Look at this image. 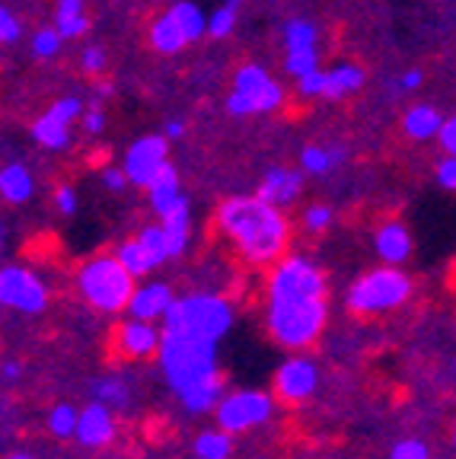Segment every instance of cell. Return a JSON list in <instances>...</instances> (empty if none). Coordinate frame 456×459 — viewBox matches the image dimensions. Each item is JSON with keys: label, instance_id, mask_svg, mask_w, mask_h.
Here are the masks:
<instances>
[{"label": "cell", "instance_id": "cell-1", "mask_svg": "<svg viewBox=\"0 0 456 459\" xmlns=\"http://www.w3.org/2000/svg\"><path fill=\"white\" fill-rule=\"evenodd\" d=\"M326 329V274L307 255H281L268 274V332L285 348H307Z\"/></svg>", "mask_w": 456, "mask_h": 459}, {"label": "cell", "instance_id": "cell-2", "mask_svg": "<svg viewBox=\"0 0 456 459\" xmlns=\"http://www.w3.org/2000/svg\"><path fill=\"white\" fill-rule=\"evenodd\" d=\"M217 227L252 265L278 262L291 239V227L281 208L262 201L259 195H240V198L224 201L217 211Z\"/></svg>", "mask_w": 456, "mask_h": 459}, {"label": "cell", "instance_id": "cell-3", "mask_svg": "<svg viewBox=\"0 0 456 459\" xmlns=\"http://www.w3.org/2000/svg\"><path fill=\"white\" fill-rule=\"evenodd\" d=\"M160 367L176 395L201 386V383L221 377L217 367V342L205 338H186V335H166L160 342Z\"/></svg>", "mask_w": 456, "mask_h": 459}, {"label": "cell", "instance_id": "cell-4", "mask_svg": "<svg viewBox=\"0 0 456 459\" xmlns=\"http://www.w3.org/2000/svg\"><path fill=\"white\" fill-rule=\"evenodd\" d=\"M230 325H233V307L215 294L179 297L163 316L166 335L205 338V342H221L230 332Z\"/></svg>", "mask_w": 456, "mask_h": 459}, {"label": "cell", "instance_id": "cell-5", "mask_svg": "<svg viewBox=\"0 0 456 459\" xmlns=\"http://www.w3.org/2000/svg\"><path fill=\"white\" fill-rule=\"evenodd\" d=\"M77 290L96 313H121L135 294V274L115 255H96L77 272Z\"/></svg>", "mask_w": 456, "mask_h": 459}, {"label": "cell", "instance_id": "cell-6", "mask_svg": "<svg viewBox=\"0 0 456 459\" xmlns=\"http://www.w3.org/2000/svg\"><path fill=\"white\" fill-rule=\"evenodd\" d=\"M412 297V281L396 265L373 268L361 274L348 290V309L357 316H380L399 309Z\"/></svg>", "mask_w": 456, "mask_h": 459}, {"label": "cell", "instance_id": "cell-7", "mask_svg": "<svg viewBox=\"0 0 456 459\" xmlns=\"http://www.w3.org/2000/svg\"><path fill=\"white\" fill-rule=\"evenodd\" d=\"M285 102L281 83L271 80V74L262 65H242L233 74V93L227 96L230 115H262L275 112Z\"/></svg>", "mask_w": 456, "mask_h": 459}, {"label": "cell", "instance_id": "cell-8", "mask_svg": "<svg viewBox=\"0 0 456 459\" xmlns=\"http://www.w3.org/2000/svg\"><path fill=\"white\" fill-rule=\"evenodd\" d=\"M215 411L217 424L227 434H242V430H252L268 421L271 411H275V402H271L268 393H259V389H240V393H224Z\"/></svg>", "mask_w": 456, "mask_h": 459}, {"label": "cell", "instance_id": "cell-9", "mask_svg": "<svg viewBox=\"0 0 456 459\" xmlns=\"http://www.w3.org/2000/svg\"><path fill=\"white\" fill-rule=\"evenodd\" d=\"M0 303L20 313H42L48 307V290L36 272L22 265L0 268Z\"/></svg>", "mask_w": 456, "mask_h": 459}, {"label": "cell", "instance_id": "cell-10", "mask_svg": "<svg viewBox=\"0 0 456 459\" xmlns=\"http://www.w3.org/2000/svg\"><path fill=\"white\" fill-rule=\"evenodd\" d=\"M166 166H170V147H166V137L144 134L128 147V153H125V166H121V169H125L128 182L147 188L150 182L157 179L160 172L166 169Z\"/></svg>", "mask_w": 456, "mask_h": 459}, {"label": "cell", "instance_id": "cell-11", "mask_svg": "<svg viewBox=\"0 0 456 459\" xmlns=\"http://www.w3.org/2000/svg\"><path fill=\"white\" fill-rule=\"evenodd\" d=\"M80 115H83L80 100H74V96L57 100L48 112L39 115L32 122V137H36V143H42L45 151H65L71 143V125L77 122Z\"/></svg>", "mask_w": 456, "mask_h": 459}, {"label": "cell", "instance_id": "cell-12", "mask_svg": "<svg viewBox=\"0 0 456 459\" xmlns=\"http://www.w3.org/2000/svg\"><path fill=\"white\" fill-rule=\"evenodd\" d=\"M160 342H163V329L150 323V319H135L128 316L125 323L115 329V351L128 360H147L160 351Z\"/></svg>", "mask_w": 456, "mask_h": 459}, {"label": "cell", "instance_id": "cell-13", "mask_svg": "<svg viewBox=\"0 0 456 459\" xmlns=\"http://www.w3.org/2000/svg\"><path fill=\"white\" fill-rule=\"evenodd\" d=\"M316 383H320V373H316V364L307 358H291L278 367L275 373V393L285 402H303L313 395Z\"/></svg>", "mask_w": 456, "mask_h": 459}, {"label": "cell", "instance_id": "cell-14", "mask_svg": "<svg viewBox=\"0 0 456 459\" xmlns=\"http://www.w3.org/2000/svg\"><path fill=\"white\" fill-rule=\"evenodd\" d=\"M74 437L83 446H109L115 440V415L102 402H90L77 418V434Z\"/></svg>", "mask_w": 456, "mask_h": 459}, {"label": "cell", "instance_id": "cell-15", "mask_svg": "<svg viewBox=\"0 0 456 459\" xmlns=\"http://www.w3.org/2000/svg\"><path fill=\"white\" fill-rule=\"evenodd\" d=\"M172 300H176V297H172L170 284H163V281H150V284L135 287V294H131V300H128V316L157 323V319L166 316V309L172 307Z\"/></svg>", "mask_w": 456, "mask_h": 459}, {"label": "cell", "instance_id": "cell-16", "mask_svg": "<svg viewBox=\"0 0 456 459\" xmlns=\"http://www.w3.org/2000/svg\"><path fill=\"white\" fill-rule=\"evenodd\" d=\"M303 188V176L297 169H287V166H278V169H268L259 182V198L275 204V208H287L294 204Z\"/></svg>", "mask_w": 456, "mask_h": 459}, {"label": "cell", "instance_id": "cell-17", "mask_svg": "<svg viewBox=\"0 0 456 459\" xmlns=\"http://www.w3.org/2000/svg\"><path fill=\"white\" fill-rule=\"evenodd\" d=\"M160 227L166 233V246H170V258L172 255H182L189 246V237H192V211H189V198H182L160 217Z\"/></svg>", "mask_w": 456, "mask_h": 459}, {"label": "cell", "instance_id": "cell-18", "mask_svg": "<svg viewBox=\"0 0 456 459\" xmlns=\"http://www.w3.org/2000/svg\"><path fill=\"white\" fill-rule=\"evenodd\" d=\"M373 246H377V255L383 258L386 265H402L412 255V237H408V230L399 221H386L377 230Z\"/></svg>", "mask_w": 456, "mask_h": 459}, {"label": "cell", "instance_id": "cell-19", "mask_svg": "<svg viewBox=\"0 0 456 459\" xmlns=\"http://www.w3.org/2000/svg\"><path fill=\"white\" fill-rule=\"evenodd\" d=\"M179 198H182V188H179V172H176V166L170 163L163 172H160L157 179L147 186V201H150V208H153V214L163 217Z\"/></svg>", "mask_w": 456, "mask_h": 459}, {"label": "cell", "instance_id": "cell-20", "mask_svg": "<svg viewBox=\"0 0 456 459\" xmlns=\"http://www.w3.org/2000/svg\"><path fill=\"white\" fill-rule=\"evenodd\" d=\"M0 198L10 204H26L32 198V172L22 163H7L0 169Z\"/></svg>", "mask_w": 456, "mask_h": 459}, {"label": "cell", "instance_id": "cell-21", "mask_svg": "<svg viewBox=\"0 0 456 459\" xmlns=\"http://www.w3.org/2000/svg\"><path fill=\"white\" fill-rule=\"evenodd\" d=\"M364 83V71L357 65H348V61H342V65H336L332 71H326V86H322V96L326 100H345V96L357 93Z\"/></svg>", "mask_w": 456, "mask_h": 459}, {"label": "cell", "instance_id": "cell-22", "mask_svg": "<svg viewBox=\"0 0 456 459\" xmlns=\"http://www.w3.org/2000/svg\"><path fill=\"white\" fill-rule=\"evenodd\" d=\"M443 118L434 106H412L402 115V131H406L412 141H428L441 131Z\"/></svg>", "mask_w": 456, "mask_h": 459}, {"label": "cell", "instance_id": "cell-23", "mask_svg": "<svg viewBox=\"0 0 456 459\" xmlns=\"http://www.w3.org/2000/svg\"><path fill=\"white\" fill-rule=\"evenodd\" d=\"M150 45H153L160 55H179V51L189 45V39L182 36V29L176 26V20H172L170 13H163L150 22Z\"/></svg>", "mask_w": 456, "mask_h": 459}, {"label": "cell", "instance_id": "cell-24", "mask_svg": "<svg viewBox=\"0 0 456 459\" xmlns=\"http://www.w3.org/2000/svg\"><path fill=\"white\" fill-rule=\"evenodd\" d=\"M55 29L61 39H77L90 29V20L83 13V0H57Z\"/></svg>", "mask_w": 456, "mask_h": 459}, {"label": "cell", "instance_id": "cell-25", "mask_svg": "<svg viewBox=\"0 0 456 459\" xmlns=\"http://www.w3.org/2000/svg\"><path fill=\"white\" fill-rule=\"evenodd\" d=\"M166 13L176 20V26L182 29V36H186L189 42H195V39H201L207 32V16L195 7L192 0H179V4H172V7L166 10Z\"/></svg>", "mask_w": 456, "mask_h": 459}, {"label": "cell", "instance_id": "cell-26", "mask_svg": "<svg viewBox=\"0 0 456 459\" xmlns=\"http://www.w3.org/2000/svg\"><path fill=\"white\" fill-rule=\"evenodd\" d=\"M221 395H224V377H215V380H207V383H201V386L182 393L179 399H182V405H186L189 411H211V409H217Z\"/></svg>", "mask_w": 456, "mask_h": 459}, {"label": "cell", "instance_id": "cell-27", "mask_svg": "<svg viewBox=\"0 0 456 459\" xmlns=\"http://www.w3.org/2000/svg\"><path fill=\"white\" fill-rule=\"evenodd\" d=\"M285 39V55L287 51H310V48H320V32H316L313 22L307 20H291L281 32Z\"/></svg>", "mask_w": 456, "mask_h": 459}, {"label": "cell", "instance_id": "cell-28", "mask_svg": "<svg viewBox=\"0 0 456 459\" xmlns=\"http://www.w3.org/2000/svg\"><path fill=\"white\" fill-rule=\"evenodd\" d=\"M345 157V151H329V147H320V143H310V147H303V153H300V166L310 172V176H326L332 166H338Z\"/></svg>", "mask_w": 456, "mask_h": 459}, {"label": "cell", "instance_id": "cell-29", "mask_svg": "<svg viewBox=\"0 0 456 459\" xmlns=\"http://www.w3.org/2000/svg\"><path fill=\"white\" fill-rule=\"evenodd\" d=\"M230 437L233 434H227L224 428L205 430L195 440V453H198V459H230V450H233V440Z\"/></svg>", "mask_w": 456, "mask_h": 459}, {"label": "cell", "instance_id": "cell-30", "mask_svg": "<svg viewBox=\"0 0 456 459\" xmlns=\"http://www.w3.org/2000/svg\"><path fill=\"white\" fill-rule=\"evenodd\" d=\"M115 258H118L121 265L128 268L135 278H144V274L153 268V262H150L147 249L141 246V239H128V243H121L118 252H115Z\"/></svg>", "mask_w": 456, "mask_h": 459}, {"label": "cell", "instance_id": "cell-31", "mask_svg": "<svg viewBox=\"0 0 456 459\" xmlns=\"http://www.w3.org/2000/svg\"><path fill=\"white\" fill-rule=\"evenodd\" d=\"M236 13H240V0H224L221 7L207 16V36L227 39L236 26Z\"/></svg>", "mask_w": 456, "mask_h": 459}, {"label": "cell", "instance_id": "cell-32", "mask_svg": "<svg viewBox=\"0 0 456 459\" xmlns=\"http://www.w3.org/2000/svg\"><path fill=\"white\" fill-rule=\"evenodd\" d=\"M137 239H141V246L147 249L153 268L163 265L166 258H170V246H166V233H163V227H160V223H150V227H144Z\"/></svg>", "mask_w": 456, "mask_h": 459}, {"label": "cell", "instance_id": "cell-33", "mask_svg": "<svg viewBox=\"0 0 456 459\" xmlns=\"http://www.w3.org/2000/svg\"><path fill=\"white\" fill-rule=\"evenodd\" d=\"M93 395L96 402H102V405H109V409H125L128 405V386L121 380H96L93 383Z\"/></svg>", "mask_w": 456, "mask_h": 459}, {"label": "cell", "instance_id": "cell-34", "mask_svg": "<svg viewBox=\"0 0 456 459\" xmlns=\"http://www.w3.org/2000/svg\"><path fill=\"white\" fill-rule=\"evenodd\" d=\"M77 418L80 411L71 409V405H55L48 415V430L55 437H74L77 434Z\"/></svg>", "mask_w": 456, "mask_h": 459}, {"label": "cell", "instance_id": "cell-35", "mask_svg": "<svg viewBox=\"0 0 456 459\" xmlns=\"http://www.w3.org/2000/svg\"><path fill=\"white\" fill-rule=\"evenodd\" d=\"M313 67H320V48H310V51H287V57H285V71L291 74V77H300V74L313 71Z\"/></svg>", "mask_w": 456, "mask_h": 459}, {"label": "cell", "instance_id": "cell-36", "mask_svg": "<svg viewBox=\"0 0 456 459\" xmlns=\"http://www.w3.org/2000/svg\"><path fill=\"white\" fill-rule=\"evenodd\" d=\"M61 51V36H57V29L51 26H42L32 36V55L36 57H55Z\"/></svg>", "mask_w": 456, "mask_h": 459}, {"label": "cell", "instance_id": "cell-37", "mask_svg": "<svg viewBox=\"0 0 456 459\" xmlns=\"http://www.w3.org/2000/svg\"><path fill=\"white\" fill-rule=\"evenodd\" d=\"M322 86H326V71H320V67H313V71L300 74L297 77V93L307 96V100L322 96Z\"/></svg>", "mask_w": 456, "mask_h": 459}, {"label": "cell", "instance_id": "cell-38", "mask_svg": "<svg viewBox=\"0 0 456 459\" xmlns=\"http://www.w3.org/2000/svg\"><path fill=\"white\" fill-rule=\"evenodd\" d=\"M303 227L313 230V233H322V230L332 227V211L326 204H313V208L303 211Z\"/></svg>", "mask_w": 456, "mask_h": 459}, {"label": "cell", "instance_id": "cell-39", "mask_svg": "<svg viewBox=\"0 0 456 459\" xmlns=\"http://www.w3.org/2000/svg\"><path fill=\"white\" fill-rule=\"evenodd\" d=\"M390 459H431V453L421 440H399V444L392 446Z\"/></svg>", "mask_w": 456, "mask_h": 459}, {"label": "cell", "instance_id": "cell-40", "mask_svg": "<svg viewBox=\"0 0 456 459\" xmlns=\"http://www.w3.org/2000/svg\"><path fill=\"white\" fill-rule=\"evenodd\" d=\"M80 67H83V74H90V77L102 74V71H106V51L96 48V45L83 48V55H80Z\"/></svg>", "mask_w": 456, "mask_h": 459}, {"label": "cell", "instance_id": "cell-41", "mask_svg": "<svg viewBox=\"0 0 456 459\" xmlns=\"http://www.w3.org/2000/svg\"><path fill=\"white\" fill-rule=\"evenodd\" d=\"M80 122H83V131H86V134H102V128H106V112H102L100 102H93L90 108H83V115H80Z\"/></svg>", "mask_w": 456, "mask_h": 459}, {"label": "cell", "instance_id": "cell-42", "mask_svg": "<svg viewBox=\"0 0 456 459\" xmlns=\"http://www.w3.org/2000/svg\"><path fill=\"white\" fill-rule=\"evenodd\" d=\"M20 39V20L7 7H0V45L16 42Z\"/></svg>", "mask_w": 456, "mask_h": 459}, {"label": "cell", "instance_id": "cell-43", "mask_svg": "<svg viewBox=\"0 0 456 459\" xmlns=\"http://www.w3.org/2000/svg\"><path fill=\"white\" fill-rule=\"evenodd\" d=\"M437 182H441L447 192H456V157L447 153V160L437 163Z\"/></svg>", "mask_w": 456, "mask_h": 459}, {"label": "cell", "instance_id": "cell-44", "mask_svg": "<svg viewBox=\"0 0 456 459\" xmlns=\"http://www.w3.org/2000/svg\"><path fill=\"white\" fill-rule=\"evenodd\" d=\"M421 80H425V74L418 71V67H412V71H406L399 80H396V86H392L390 93L396 96V93H412V90H418L421 86Z\"/></svg>", "mask_w": 456, "mask_h": 459}, {"label": "cell", "instance_id": "cell-45", "mask_svg": "<svg viewBox=\"0 0 456 459\" xmlns=\"http://www.w3.org/2000/svg\"><path fill=\"white\" fill-rule=\"evenodd\" d=\"M437 141H441V147L450 153V157H456V115L441 125V131H437Z\"/></svg>", "mask_w": 456, "mask_h": 459}, {"label": "cell", "instance_id": "cell-46", "mask_svg": "<svg viewBox=\"0 0 456 459\" xmlns=\"http://www.w3.org/2000/svg\"><path fill=\"white\" fill-rule=\"evenodd\" d=\"M55 204H57V211H61V214H74V211H77V192H74V188H67V186H61L55 192Z\"/></svg>", "mask_w": 456, "mask_h": 459}, {"label": "cell", "instance_id": "cell-47", "mask_svg": "<svg viewBox=\"0 0 456 459\" xmlns=\"http://www.w3.org/2000/svg\"><path fill=\"white\" fill-rule=\"evenodd\" d=\"M102 182H106V188H112V192H121V188L128 186V176H125V169L106 166V169H102Z\"/></svg>", "mask_w": 456, "mask_h": 459}, {"label": "cell", "instance_id": "cell-48", "mask_svg": "<svg viewBox=\"0 0 456 459\" xmlns=\"http://www.w3.org/2000/svg\"><path fill=\"white\" fill-rule=\"evenodd\" d=\"M186 134V125L182 122H166V137H172V141H179V137Z\"/></svg>", "mask_w": 456, "mask_h": 459}, {"label": "cell", "instance_id": "cell-49", "mask_svg": "<svg viewBox=\"0 0 456 459\" xmlns=\"http://www.w3.org/2000/svg\"><path fill=\"white\" fill-rule=\"evenodd\" d=\"M0 373H4L7 380H16V377H20V367H16V364H0Z\"/></svg>", "mask_w": 456, "mask_h": 459}, {"label": "cell", "instance_id": "cell-50", "mask_svg": "<svg viewBox=\"0 0 456 459\" xmlns=\"http://www.w3.org/2000/svg\"><path fill=\"white\" fill-rule=\"evenodd\" d=\"M112 93H115L112 83H102V86H100V100H102V96H112Z\"/></svg>", "mask_w": 456, "mask_h": 459}, {"label": "cell", "instance_id": "cell-51", "mask_svg": "<svg viewBox=\"0 0 456 459\" xmlns=\"http://www.w3.org/2000/svg\"><path fill=\"white\" fill-rule=\"evenodd\" d=\"M10 459H32V456H26V453H13Z\"/></svg>", "mask_w": 456, "mask_h": 459}, {"label": "cell", "instance_id": "cell-52", "mask_svg": "<svg viewBox=\"0 0 456 459\" xmlns=\"http://www.w3.org/2000/svg\"><path fill=\"white\" fill-rule=\"evenodd\" d=\"M4 233H7V230H4V223H0V246H4Z\"/></svg>", "mask_w": 456, "mask_h": 459}, {"label": "cell", "instance_id": "cell-53", "mask_svg": "<svg viewBox=\"0 0 456 459\" xmlns=\"http://www.w3.org/2000/svg\"><path fill=\"white\" fill-rule=\"evenodd\" d=\"M453 444H456V424H453Z\"/></svg>", "mask_w": 456, "mask_h": 459}, {"label": "cell", "instance_id": "cell-54", "mask_svg": "<svg viewBox=\"0 0 456 459\" xmlns=\"http://www.w3.org/2000/svg\"><path fill=\"white\" fill-rule=\"evenodd\" d=\"M453 370H456V360H453Z\"/></svg>", "mask_w": 456, "mask_h": 459}]
</instances>
